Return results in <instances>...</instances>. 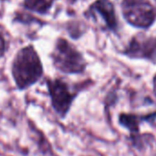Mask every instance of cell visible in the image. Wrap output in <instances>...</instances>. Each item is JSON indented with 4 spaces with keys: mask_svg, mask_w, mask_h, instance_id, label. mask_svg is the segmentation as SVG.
<instances>
[{
    "mask_svg": "<svg viewBox=\"0 0 156 156\" xmlns=\"http://www.w3.org/2000/svg\"><path fill=\"white\" fill-rule=\"evenodd\" d=\"M11 72L13 80L20 90H24L40 80L43 73L42 64L32 46L24 47L17 52Z\"/></svg>",
    "mask_w": 156,
    "mask_h": 156,
    "instance_id": "obj_1",
    "label": "cell"
},
{
    "mask_svg": "<svg viewBox=\"0 0 156 156\" xmlns=\"http://www.w3.org/2000/svg\"><path fill=\"white\" fill-rule=\"evenodd\" d=\"M53 63L66 73H77L84 71L86 62L83 56L67 41L59 39L52 52Z\"/></svg>",
    "mask_w": 156,
    "mask_h": 156,
    "instance_id": "obj_2",
    "label": "cell"
},
{
    "mask_svg": "<svg viewBox=\"0 0 156 156\" xmlns=\"http://www.w3.org/2000/svg\"><path fill=\"white\" fill-rule=\"evenodd\" d=\"M121 8L125 20L138 28H148L156 19L149 0H122Z\"/></svg>",
    "mask_w": 156,
    "mask_h": 156,
    "instance_id": "obj_3",
    "label": "cell"
},
{
    "mask_svg": "<svg viewBox=\"0 0 156 156\" xmlns=\"http://www.w3.org/2000/svg\"><path fill=\"white\" fill-rule=\"evenodd\" d=\"M47 86L53 109L61 118H64L71 108L74 96L70 92L67 85L61 80H49Z\"/></svg>",
    "mask_w": 156,
    "mask_h": 156,
    "instance_id": "obj_4",
    "label": "cell"
},
{
    "mask_svg": "<svg viewBox=\"0 0 156 156\" xmlns=\"http://www.w3.org/2000/svg\"><path fill=\"white\" fill-rule=\"evenodd\" d=\"M127 54L156 62V38H134L127 50Z\"/></svg>",
    "mask_w": 156,
    "mask_h": 156,
    "instance_id": "obj_5",
    "label": "cell"
},
{
    "mask_svg": "<svg viewBox=\"0 0 156 156\" xmlns=\"http://www.w3.org/2000/svg\"><path fill=\"white\" fill-rule=\"evenodd\" d=\"M91 11L94 15H99L106 24V26L111 30H115L117 27V20L115 17V11L113 5L108 0H98L92 7Z\"/></svg>",
    "mask_w": 156,
    "mask_h": 156,
    "instance_id": "obj_6",
    "label": "cell"
},
{
    "mask_svg": "<svg viewBox=\"0 0 156 156\" xmlns=\"http://www.w3.org/2000/svg\"><path fill=\"white\" fill-rule=\"evenodd\" d=\"M156 114L151 115V116H147L145 118H141V117H138L136 115H132V114H121L119 116V124L126 128L127 129H129L130 131V133L133 135L135 133L139 132L140 129V123L141 122L142 119H153Z\"/></svg>",
    "mask_w": 156,
    "mask_h": 156,
    "instance_id": "obj_7",
    "label": "cell"
},
{
    "mask_svg": "<svg viewBox=\"0 0 156 156\" xmlns=\"http://www.w3.org/2000/svg\"><path fill=\"white\" fill-rule=\"evenodd\" d=\"M52 5L51 0H24L23 6L25 9L39 14H45Z\"/></svg>",
    "mask_w": 156,
    "mask_h": 156,
    "instance_id": "obj_8",
    "label": "cell"
},
{
    "mask_svg": "<svg viewBox=\"0 0 156 156\" xmlns=\"http://www.w3.org/2000/svg\"><path fill=\"white\" fill-rule=\"evenodd\" d=\"M6 51V42L3 39V36L0 33V57L3 56V54Z\"/></svg>",
    "mask_w": 156,
    "mask_h": 156,
    "instance_id": "obj_9",
    "label": "cell"
},
{
    "mask_svg": "<svg viewBox=\"0 0 156 156\" xmlns=\"http://www.w3.org/2000/svg\"><path fill=\"white\" fill-rule=\"evenodd\" d=\"M154 93L156 95V78L154 79Z\"/></svg>",
    "mask_w": 156,
    "mask_h": 156,
    "instance_id": "obj_10",
    "label": "cell"
}]
</instances>
